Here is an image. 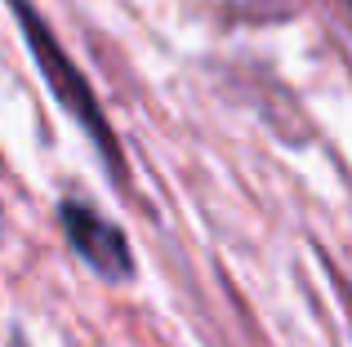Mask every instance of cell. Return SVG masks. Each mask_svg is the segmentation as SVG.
<instances>
[{
  "label": "cell",
  "mask_w": 352,
  "mask_h": 347,
  "mask_svg": "<svg viewBox=\"0 0 352 347\" xmlns=\"http://www.w3.org/2000/svg\"><path fill=\"white\" fill-rule=\"evenodd\" d=\"M14 14H18V23H23L27 45H32V53H36V62H41L45 80L54 85L58 103L67 107V112L80 121V130L94 139V147H98V156H103V165L112 169V178H116V182H125V165H120L116 134H112V125L103 121V112H98L94 94H89V85H85V76H80V71L72 67L67 58H63V49L50 40V32H45V23L32 14V9H27V0H14Z\"/></svg>",
  "instance_id": "cell-1"
},
{
  "label": "cell",
  "mask_w": 352,
  "mask_h": 347,
  "mask_svg": "<svg viewBox=\"0 0 352 347\" xmlns=\"http://www.w3.org/2000/svg\"><path fill=\"white\" fill-rule=\"evenodd\" d=\"M58 223L67 245L98 272L103 280H129L134 276V254H129V241L116 223H107L98 209L80 205V200H63L58 205Z\"/></svg>",
  "instance_id": "cell-2"
}]
</instances>
